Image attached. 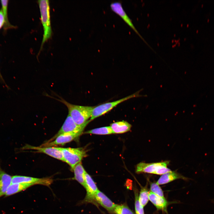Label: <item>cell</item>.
I'll use <instances>...</instances> for the list:
<instances>
[{"label": "cell", "mask_w": 214, "mask_h": 214, "mask_svg": "<svg viewBox=\"0 0 214 214\" xmlns=\"http://www.w3.org/2000/svg\"><path fill=\"white\" fill-rule=\"evenodd\" d=\"M54 98L64 104L67 108L68 114L77 124L81 125L85 123L90 118L92 110L95 106H82L73 104L59 97Z\"/></svg>", "instance_id": "1"}, {"label": "cell", "mask_w": 214, "mask_h": 214, "mask_svg": "<svg viewBox=\"0 0 214 214\" xmlns=\"http://www.w3.org/2000/svg\"><path fill=\"white\" fill-rule=\"evenodd\" d=\"M41 15V20L43 26V33L40 47L41 50L44 43L51 37V28L50 7L49 1L39 0L38 1Z\"/></svg>", "instance_id": "2"}, {"label": "cell", "mask_w": 214, "mask_h": 214, "mask_svg": "<svg viewBox=\"0 0 214 214\" xmlns=\"http://www.w3.org/2000/svg\"><path fill=\"white\" fill-rule=\"evenodd\" d=\"M60 148L64 162L69 165L72 170L76 165L87 155L86 151L82 148Z\"/></svg>", "instance_id": "3"}, {"label": "cell", "mask_w": 214, "mask_h": 214, "mask_svg": "<svg viewBox=\"0 0 214 214\" xmlns=\"http://www.w3.org/2000/svg\"><path fill=\"white\" fill-rule=\"evenodd\" d=\"M141 90L124 98L114 101L107 102L95 106L92 112L90 120L92 121L108 112L120 103L130 99L141 96H145L139 94Z\"/></svg>", "instance_id": "4"}, {"label": "cell", "mask_w": 214, "mask_h": 214, "mask_svg": "<svg viewBox=\"0 0 214 214\" xmlns=\"http://www.w3.org/2000/svg\"><path fill=\"white\" fill-rule=\"evenodd\" d=\"M91 121L90 119L89 120L83 125H79L75 123L70 115L68 114L59 131L48 141H53L58 136L63 133H73L81 134L84 128Z\"/></svg>", "instance_id": "5"}, {"label": "cell", "mask_w": 214, "mask_h": 214, "mask_svg": "<svg viewBox=\"0 0 214 214\" xmlns=\"http://www.w3.org/2000/svg\"><path fill=\"white\" fill-rule=\"evenodd\" d=\"M110 7L113 12L119 16L143 40L145 43L148 44L135 27L131 19L130 18L123 8L122 3L120 2L116 1L111 2L110 4Z\"/></svg>", "instance_id": "6"}, {"label": "cell", "mask_w": 214, "mask_h": 214, "mask_svg": "<svg viewBox=\"0 0 214 214\" xmlns=\"http://www.w3.org/2000/svg\"><path fill=\"white\" fill-rule=\"evenodd\" d=\"M52 179L48 178H37L26 176L15 175L12 177V183L31 184L34 185L40 184L49 186L52 183Z\"/></svg>", "instance_id": "7"}, {"label": "cell", "mask_w": 214, "mask_h": 214, "mask_svg": "<svg viewBox=\"0 0 214 214\" xmlns=\"http://www.w3.org/2000/svg\"><path fill=\"white\" fill-rule=\"evenodd\" d=\"M169 163V161L150 163L140 162L136 166V172L137 173H147L155 174L159 169L164 166H167Z\"/></svg>", "instance_id": "8"}, {"label": "cell", "mask_w": 214, "mask_h": 214, "mask_svg": "<svg viewBox=\"0 0 214 214\" xmlns=\"http://www.w3.org/2000/svg\"><path fill=\"white\" fill-rule=\"evenodd\" d=\"M24 148L35 150L37 152L45 153L54 158L64 162L62 154L60 147H35L28 145H26Z\"/></svg>", "instance_id": "9"}, {"label": "cell", "mask_w": 214, "mask_h": 214, "mask_svg": "<svg viewBox=\"0 0 214 214\" xmlns=\"http://www.w3.org/2000/svg\"><path fill=\"white\" fill-rule=\"evenodd\" d=\"M81 134L73 133H66L59 135L54 140L48 141L41 145V147H50L59 145H63L69 142Z\"/></svg>", "instance_id": "10"}, {"label": "cell", "mask_w": 214, "mask_h": 214, "mask_svg": "<svg viewBox=\"0 0 214 214\" xmlns=\"http://www.w3.org/2000/svg\"><path fill=\"white\" fill-rule=\"evenodd\" d=\"M85 187L86 191L85 202L92 201L95 200L96 193L98 191V188L90 176L86 171L84 174Z\"/></svg>", "instance_id": "11"}, {"label": "cell", "mask_w": 214, "mask_h": 214, "mask_svg": "<svg viewBox=\"0 0 214 214\" xmlns=\"http://www.w3.org/2000/svg\"><path fill=\"white\" fill-rule=\"evenodd\" d=\"M95 200L108 211L111 212L114 211L116 204L99 190L95 194Z\"/></svg>", "instance_id": "12"}, {"label": "cell", "mask_w": 214, "mask_h": 214, "mask_svg": "<svg viewBox=\"0 0 214 214\" xmlns=\"http://www.w3.org/2000/svg\"><path fill=\"white\" fill-rule=\"evenodd\" d=\"M12 177L0 169V197L5 195L12 183Z\"/></svg>", "instance_id": "13"}, {"label": "cell", "mask_w": 214, "mask_h": 214, "mask_svg": "<svg viewBox=\"0 0 214 214\" xmlns=\"http://www.w3.org/2000/svg\"><path fill=\"white\" fill-rule=\"evenodd\" d=\"M113 133H122L130 131L131 125L125 121H118L110 125Z\"/></svg>", "instance_id": "14"}, {"label": "cell", "mask_w": 214, "mask_h": 214, "mask_svg": "<svg viewBox=\"0 0 214 214\" xmlns=\"http://www.w3.org/2000/svg\"><path fill=\"white\" fill-rule=\"evenodd\" d=\"M180 178L185 179V177L176 172L171 171L162 175L157 183L158 185L164 184Z\"/></svg>", "instance_id": "15"}, {"label": "cell", "mask_w": 214, "mask_h": 214, "mask_svg": "<svg viewBox=\"0 0 214 214\" xmlns=\"http://www.w3.org/2000/svg\"><path fill=\"white\" fill-rule=\"evenodd\" d=\"M149 200L158 209L166 210L167 202L164 198L150 192L149 194Z\"/></svg>", "instance_id": "16"}, {"label": "cell", "mask_w": 214, "mask_h": 214, "mask_svg": "<svg viewBox=\"0 0 214 214\" xmlns=\"http://www.w3.org/2000/svg\"><path fill=\"white\" fill-rule=\"evenodd\" d=\"M34 185L31 184L14 183L11 184L8 188L5 194V196H10L26 190Z\"/></svg>", "instance_id": "17"}, {"label": "cell", "mask_w": 214, "mask_h": 214, "mask_svg": "<svg viewBox=\"0 0 214 214\" xmlns=\"http://www.w3.org/2000/svg\"><path fill=\"white\" fill-rule=\"evenodd\" d=\"M73 171L74 173L73 179L76 180L84 187H85L84 174L86 171L81 162L76 165Z\"/></svg>", "instance_id": "18"}, {"label": "cell", "mask_w": 214, "mask_h": 214, "mask_svg": "<svg viewBox=\"0 0 214 214\" xmlns=\"http://www.w3.org/2000/svg\"><path fill=\"white\" fill-rule=\"evenodd\" d=\"M8 0L1 1V8L5 19V23L3 27L4 31V32L10 29L16 28V26L12 25L9 22L8 16Z\"/></svg>", "instance_id": "19"}, {"label": "cell", "mask_w": 214, "mask_h": 214, "mask_svg": "<svg viewBox=\"0 0 214 214\" xmlns=\"http://www.w3.org/2000/svg\"><path fill=\"white\" fill-rule=\"evenodd\" d=\"M85 133L97 135H107L113 133L110 126L95 128L87 131Z\"/></svg>", "instance_id": "20"}, {"label": "cell", "mask_w": 214, "mask_h": 214, "mask_svg": "<svg viewBox=\"0 0 214 214\" xmlns=\"http://www.w3.org/2000/svg\"><path fill=\"white\" fill-rule=\"evenodd\" d=\"M113 212L116 214H134L131 210L125 205L116 204Z\"/></svg>", "instance_id": "21"}, {"label": "cell", "mask_w": 214, "mask_h": 214, "mask_svg": "<svg viewBox=\"0 0 214 214\" xmlns=\"http://www.w3.org/2000/svg\"><path fill=\"white\" fill-rule=\"evenodd\" d=\"M149 194L147 190L145 188H143L141 189L139 199L143 207L147 204L149 200Z\"/></svg>", "instance_id": "22"}, {"label": "cell", "mask_w": 214, "mask_h": 214, "mask_svg": "<svg viewBox=\"0 0 214 214\" xmlns=\"http://www.w3.org/2000/svg\"><path fill=\"white\" fill-rule=\"evenodd\" d=\"M150 190L152 193L164 198L162 190L157 183L153 182L151 184Z\"/></svg>", "instance_id": "23"}, {"label": "cell", "mask_w": 214, "mask_h": 214, "mask_svg": "<svg viewBox=\"0 0 214 214\" xmlns=\"http://www.w3.org/2000/svg\"><path fill=\"white\" fill-rule=\"evenodd\" d=\"M135 193V209L136 214H144L143 207L139 200L138 193L136 191Z\"/></svg>", "instance_id": "24"}, {"label": "cell", "mask_w": 214, "mask_h": 214, "mask_svg": "<svg viewBox=\"0 0 214 214\" xmlns=\"http://www.w3.org/2000/svg\"><path fill=\"white\" fill-rule=\"evenodd\" d=\"M5 23L4 16L2 9L0 10V29L4 26Z\"/></svg>", "instance_id": "25"}, {"label": "cell", "mask_w": 214, "mask_h": 214, "mask_svg": "<svg viewBox=\"0 0 214 214\" xmlns=\"http://www.w3.org/2000/svg\"><path fill=\"white\" fill-rule=\"evenodd\" d=\"M0 78L3 81V78H2V75H1V73H0Z\"/></svg>", "instance_id": "26"}, {"label": "cell", "mask_w": 214, "mask_h": 214, "mask_svg": "<svg viewBox=\"0 0 214 214\" xmlns=\"http://www.w3.org/2000/svg\"></svg>", "instance_id": "27"}]
</instances>
